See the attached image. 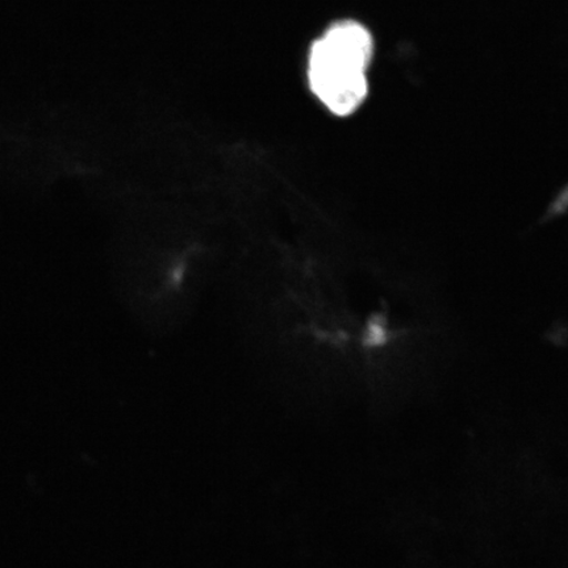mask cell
I'll list each match as a JSON object with an SVG mask.
<instances>
[{
	"instance_id": "obj_1",
	"label": "cell",
	"mask_w": 568,
	"mask_h": 568,
	"mask_svg": "<svg viewBox=\"0 0 568 568\" xmlns=\"http://www.w3.org/2000/svg\"><path fill=\"white\" fill-rule=\"evenodd\" d=\"M373 55L371 31L358 21H338L311 48L308 82L312 92L335 115H352L367 98V70Z\"/></svg>"
}]
</instances>
